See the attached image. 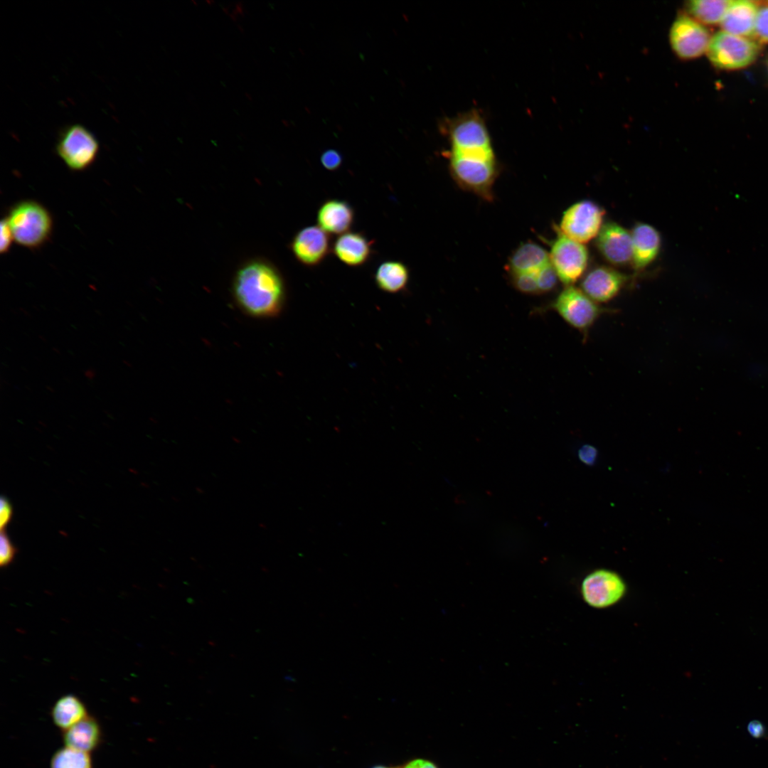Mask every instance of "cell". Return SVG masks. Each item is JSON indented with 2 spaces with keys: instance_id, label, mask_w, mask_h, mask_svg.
I'll list each match as a JSON object with an SVG mask.
<instances>
[{
  "instance_id": "obj_1",
  "label": "cell",
  "mask_w": 768,
  "mask_h": 768,
  "mask_svg": "<svg viewBox=\"0 0 768 768\" xmlns=\"http://www.w3.org/2000/svg\"><path fill=\"white\" fill-rule=\"evenodd\" d=\"M233 294L239 306L259 318L274 316L282 310L284 283L278 270L267 262L252 260L237 272Z\"/></svg>"
},
{
  "instance_id": "obj_2",
  "label": "cell",
  "mask_w": 768,
  "mask_h": 768,
  "mask_svg": "<svg viewBox=\"0 0 768 768\" xmlns=\"http://www.w3.org/2000/svg\"><path fill=\"white\" fill-rule=\"evenodd\" d=\"M444 131L449 142V159L496 161L489 129L478 111L470 110L448 119Z\"/></svg>"
},
{
  "instance_id": "obj_3",
  "label": "cell",
  "mask_w": 768,
  "mask_h": 768,
  "mask_svg": "<svg viewBox=\"0 0 768 768\" xmlns=\"http://www.w3.org/2000/svg\"><path fill=\"white\" fill-rule=\"evenodd\" d=\"M8 223L14 241L31 250L43 245L50 238L53 220L49 210L33 200H23L14 204L9 210Z\"/></svg>"
},
{
  "instance_id": "obj_4",
  "label": "cell",
  "mask_w": 768,
  "mask_h": 768,
  "mask_svg": "<svg viewBox=\"0 0 768 768\" xmlns=\"http://www.w3.org/2000/svg\"><path fill=\"white\" fill-rule=\"evenodd\" d=\"M586 338L597 321L604 314L614 312L588 297L580 287H565L548 306Z\"/></svg>"
},
{
  "instance_id": "obj_5",
  "label": "cell",
  "mask_w": 768,
  "mask_h": 768,
  "mask_svg": "<svg viewBox=\"0 0 768 768\" xmlns=\"http://www.w3.org/2000/svg\"><path fill=\"white\" fill-rule=\"evenodd\" d=\"M55 149L69 169L82 171L96 161L100 144L87 127L80 124H73L60 130Z\"/></svg>"
},
{
  "instance_id": "obj_6",
  "label": "cell",
  "mask_w": 768,
  "mask_h": 768,
  "mask_svg": "<svg viewBox=\"0 0 768 768\" xmlns=\"http://www.w3.org/2000/svg\"><path fill=\"white\" fill-rule=\"evenodd\" d=\"M759 50V45L748 38L720 31L710 38L706 54L715 67L736 70L751 65Z\"/></svg>"
},
{
  "instance_id": "obj_7",
  "label": "cell",
  "mask_w": 768,
  "mask_h": 768,
  "mask_svg": "<svg viewBox=\"0 0 768 768\" xmlns=\"http://www.w3.org/2000/svg\"><path fill=\"white\" fill-rule=\"evenodd\" d=\"M605 210L593 201H579L564 211L558 230L585 245L598 235L605 223Z\"/></svg>"
},
{
  "instance_id": "obj_8",
  "label": "cell",
  "mask_w": 768,
  "mask_h": 768,
  "mask_svg": "<svg viewBox=\"0 0 768 768\" xmlns=\"http://www.w3.org/2000/svg\"><path fill=\"white\" fill-rule=\"evenodd\" d=\"M558 236L549 252L550 261L559 280L573 285L587 272L590 254L585 244L573 240L558 230Z\"/></svg>"
},
{
  "instance_id": "obj_9",
  "label": "cell",
  "mask_w": 768,
  "mask_h": 768,
  "mask_svg": "<svg viewBox=\"0 0 768 768\" xmlns=\"http://www.w3.org/2000/svg\"><path fill=\"white\" fill-rule=\"evenodd\" d=\"M710 38L702 23L685 14L676 18L669 33L673 51L683 60L694 59L706 53Z\"/></svg>"
},
{
  "instance_id": "obj_10",
  "label": "cell",
  "mask_w": 768,
  "mask_h": 768,
  "mask_svg": "<svg viewBox=\"0 0 768 768\" xmlns=\"http://www.w3.org/2000/svg\"><path fill=\"white\" fill-rule=\"evenodd\" d=\"M626 585L616 572L597 570L589 574L581 585L585 602L594 608H606L617 603L625 594Z\"/></svg>"
},
{
  "instance_id": "obj_11",
  "label": "cell",
  "mask_w": 768,
  "mask_h": 768,
  "mask_svg": "<svg viewBox=\"0 0 768 768\" xmlns=\"http://www.w3.org/2000/svg\"><path fill=\"white\" fill-rule=\"evenodd\" d=\"M580 288L599 304L615 299L631 280L630 277L609 265H597L587 271Z\"/></svg>"
},
{
  "instance_id": "obj_12",
  "label": "cell",
  "mask_w": 768,
  "mask_h": 768,
  "mask_svg": "<svg viewBox=\"0 0 768 768\" xmlns=\"http://www.w3.org/2000/svg\"><path fill=\"white\" fill-rule=\"evenodd\" d=\"M449 159L451 173L460 186L490 198L497 174L496 161Z\"/></svg>"
},
{
  "instance_id": "obj_13",
  "label": "cell",
  "mask_w": 768,
  "mask_h": 768,
  "mask_svg": "<svg viewBox=\"0 0 768 768\" xmlns=\"http://www.w3.org/2000/svg\"><path fill=\"white\" fill-rule=\"evenodd\" d=\"M597 249L603 259L613 266H624L631 262V231L614 221L604 223L595 238Z\"/></svg>"
},
{
  "instance_id": "obj_14",
  "label": "cell",
  "mask_w": 768,
  "mask_h": 768,
  "mask_svg": "<svg viewBox=\"0 0 768 768\" xmlns=\"http://www.w3.org/2000/svg\"><path fill=\"white\" fill-rule=\"evenodd\" d=\"M332 246L329 235L318 225L306 226L298 231L291 242V250L297 261L307 267L321 264Z\"/></svg>"
},
{
  "instance_id": "obj_15",
  "label": "cell",
  "mask_w": 768,
  "mask_h": 768,
  "mask_svg": "<svg viewBox=\"0 0 768 768\" xmlns=\"http://www.w3.org/2000/svg\"><path fill=\"white\" fill-rule=\"evenodd\" d=\"M632 257L631 265L636 273L650 266L658 257L662 245L658 230L653 225L636 223L631 230Z\"/></svg>"
},
{
  "instance_id": "obj_16",
  "label": "cell",
  "mask_w": 768,
  "mask_h": 768,
  "mask_svg": "<svg viewBox=\"0 0 768 768\" xmlns=\"http://www.w3.org/2000/svg\"><path fill=\"white\" fill-rule=\"evenodd\" d=\"M373 242L364 234L348 231L338 235L331 250L336 258L348 267L364 265L372 253Z\"/></svg>"
},
{
  "instance_id": "obj_17",
  "label": "cell",
  "mask_w": 768,
  "mask_h": 768,
  "mask_svg": "<svg viewBox=\"0 0 768 768\" xmlns=\"http://www.w3.org/2000/svg\"><path fill=\"white\" fill-rule=\"evenodd\" d=\"M355 213L346 201L329 199L324 201L317 212V225L329 235H341L350 231Z\"/></svg>"
},
{
  "instance_id": "obj_18",
  "label": "cell",
  "mask_w": 768,
  "mask_h": 768,
  "mask_svg": "<svg viewBox=\"0 0 768 768\" xmlns=\"http://www.w3.org/2000/svg\"><path fill=\"white\" fill-rule=\"evenodd\" d=\"M755 2L748 0L731 1L720 22L722 31L729 33L751 38L755 35V23L758 13Z\"/></svg>"
},
{
  "instance_id": "obj_19",
  "label": "cell",
  "mask_w": 768,
  "mask_h": 768,
  "mask_svg": "<svg viewBox=\"0 0 768 768\" xmlns=\"http://www.w3.org/2000/svg\"><path fill=\"white\" fill-rule=\"evenodd\" d=\"M550 262L549 252L538 244L527 242L513 252L508 270L510 273H537Z\"/></svg>"
},
{
  "instance_id": "obj_20",
  "label": "cell",
  "mask_w": 768,
  "mask_h": 768,
  "mask_svg": "<svg viewBox=\"0 0 768 768\" xmlns=\"http://www.w3.org/2000/svg\"><path fill=\"white\" fill-rule=\"evenodd\" d=\"M100 735L97 722L87 716L64 730L63 740L66 747L89 753L98 745Z\"/></svg>"
},
{
  "instance_id": "obj_21",
  "label": "cell",
  "mask_w": 768,
  "mask_h": 768,
  "mask_svg": "<svg viewBox=\"0 0 768 768\" xmlns=\"http://www.w3.org/2000/svg\"><path fill=\"white\" fill-rule=\"evenodd\" d=\"M375 281L378 287L385 292L398 293L406 287L409 281V270L400 261H385L377 268Z\"/></svg>"
},
{
  "instance_id": "obj_22",
  "label": "cell",
  "mask_w": 768,
  "mask_h": 768,
  "mask_svg": "<svg viewBox=\"0 0 768 768\" xmlns=\"http://www.w3.org/2000/svg\"><path fill=\"white\" fill-rule=\"evenodd\" d=\"M51 715L56 726L64 730L87 716L83 703L71 694L63 695L55 702Z\"/></svg>"
},
{
  "instance_id": "obj_23",
  "label": "cell",
  "mask_w": 768,
  "mask_h": 768,
  "mask_svg": "<svg viewBox=\"0 0 768 768\" xmlns=\"http://www.w3.org/2000/svg\"><path fill=\"white\" fill-rule=\"evenodd\" d=\"M731 0H692L686 8L694 19L700 23L717 24L722 21Z\"/></svg>"
},
{
  "instance_id": "obj_24",
  "label": "cell",
  "mask_w": 768,
  "mask_h": 768,
  "mask_svg": "<svg viewBox=\"0 0 768 768\" xmlns=\"http://www.w3.org/2000/svg\"><path fill=\"white\" fill-rule=\"evenodd\" d=\"M50 768H92V762L89 753L65 746L53 754Z\"/></svg>"
},
{
  "instance_id": "obj_25",
  "label": "cell",
  "mask_w": 768,
  "mask_h": 768,
  "mask_svg": "<svg viewBox=\"0 0 768 768\" xmlns=\"http://www.w3.org/2000/svg\"><path fill=\"white\" fill-rule=\"evenodd\" d=\"M512 284L515 288L525 294H540L536 273H511Z\"/></svg>"
},
{
  "instance_id": "obj_26",
  "label": "cell",
  "mask_w": 768,
  "mask_h": 768,
  "mask_svg": "<svg viewBox=\"0 0 768 768\" xmlns=\"http://www.w3.org/2000/svg\"><path fill=\"white\" fill-rule=\"evenodd\" d=\"M536 279L539 292L546 293L556 287L559 278L550 262L536 273Z\"/></svg>"
},
{
  "instance_id": "obj_27",
  "label": "cell",
  "mask_w": 768,
  "mask_h": 768,
  "mask_svg": "<svg viewBox=\"0 0 768 768\" xmlns=\"http://www.w3.org/2000/svg\"><path fill=\"white\" fill-rule=\"evenodd\" d=\"M17 548L11 541L6 532L1 530L0 535V565L1 567L10 565L14 560Z\"/></svg>"
},
{
  "instance_id": "obj_28",
  "label": "cell",
  "mask_w": 768,
  "mask_h": 768,
  "mask_svg": "<svg viewBox=\"0 0 768 768\" xmlns=\"http://www.w3.org/2000/svg\"><path fill=\"white\" fill-rule=\"evenodd\" d=\"M320 162L325 169L334 171L341 166L342 156L338 151L329 149L321 154Z\"/></svg>"
},
{
  "instance_id": "obj_29",
  "label": "cell",
  "mask_w": 768,
  "mask_h": 768,
  "mask_svg": "<svg viewBox=\"0 0 768 768\" xmlns=\"http://www.w3.org/2000/svg\"><path fill=\"white\" fill-rule=\"evenodd\" d=\"M755 35L768 43V6L759 9L755 23Z\"/></svg>"
},
{
  "instance_id": "obj_30",
  "label": "cell",
  "mask_w": 768,
  "mask_h": 768,
  "mask_svg": "<svg viewBox=\"0 0 768 768\" xmlns=\"http://www.w3.org/2000/svg\"><path fill=\"white\" fill-rule=\"evenodd\" d=\"M13 241H14V238L7 218L5 217L1 221L0 252L1 254H6L10 250Z\"/></svg>"
},
{
  "instance_id": "obj_31",
  "label": "cell",
  "mask_w": 768,
  "mask_h": 768,
  "mask_svg": "<svg viewBox=\"0 0 768 768\" xmlns=\"http://www.w3.org/2000/svg\"><path fill=\"white\" fill-rule=\"evenodd\" d=\"M13 516V508L9 500L4 496H2L0 498V528L1 530H4L6 526L11 521Z\"/></svg>"
},
{
  "instance_id": "obj_32",
  "label": "cell",
  "mask_w": 768,
  "mask_h": 768,
  "mask_svg": "<svg viewBox=\"0 0 768 768\" xmlns=\"http://www.w3.org/2000/svg\"><path fill=\"white\" fill-rule=\"evenodd\" d=\"M399 768H439L438 766L432 760L423 757H415L408 759L402 764L399 765Z\"/></svg>"
},
{
  "instance_id": "obj_33",
  "label": "cell",
  "mask_w": 768,
  "mask_h": 768,
  "mask_svg": "<svg viewBox=\"0 0 768 768\" xmlns=\"http://www.w3.org/2000/svg\"><path fill=\"white\" fill-rule=\"evenodd\" d=\"M597 449L590 445H585L578 452V456L582 462L586 464H592L597 458Z\"/></svg>"
},
{
  "instance_id": "obj_34",
  "label": "cell",
  "mask_w": 768,
  "mask_h": 768,
  "mask_svg": "<svg viewBox=\"0 0 768 768\" xmlns=\"http://www.w3.org/2000/svg\"><path fill=\"white\" fill-rule=\"evenodd\" d=\"M747 730L752 737L759 738L764 734L765 729L761 722L752 720L748 724Z\"/></svg>"
},
{
  "instance_id": "obj_35",
  "label": "cell",
  "mask_w": 768,
  "mask_h": 768,
  "mask_svg": "<svg viewBox=\"0 0 768 768\" xmlns=\"http://www.w3.org/2000/svg\"><path fill=\"white\" fill-rule=\"evenodd\" d=\"M370 768H399V765L394 766V765H387V764H378L373 765V766L370 767Z\"/></svg>"
},
{
  "instance_id": "obj_36",
  "label": "cell",
  "mask_w": 768,
  "mask_h": 768,
  "mask_svg": "<svg viewBox=\"0 0 768 768\" xmlns=\"http://www.w3.org/2000/svg\"><path fill=\"white\" fill-rule=\"evenodd\" d=\"M767 68H768V63H767Z\"/></svg>"
}]
</instances>
